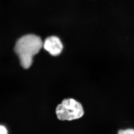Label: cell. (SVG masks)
Returning <instances> with one entry per match:
<instances>
[{
  "instance_id": "cell-1",
  "label": "cell",
  "mask_w": 134,
  "mask_h": 134,
  "mask_svg": "<svg viewBox=\"0 0 134 134\" xmlns=\"http://www.w3.org/2000/svg\"><path fill=\"white\" fill-rule=\"evenodd\" d=\"M43 46L41 38L36 35H26L18 39L14 50L23 68L27 69L31 67L34 56L38 53Z\"/></svg>"
},
{
  "instance_id": "cell-2",
  "label": "cell",
  "mask_w": 134,
  "mask_h": 134,
  "mask_svg": "<svg viewBox=\"0 0 134 134\" xmlns=\"http://www.w3.org/2000/svg\"><path fill=\"white\" fill-rule=\"evenodd\" d=\"M57 118L60 121H71L80 119L84 115L82 104L73 98L64 99L55 109Z\"/></svg>"
},
{
  "instance_id": "cell-3",
  "label": "cell",
  "mask_w": 134,
  "mask_h": 134,
  "mask_svg": "<svg viewBox=\"0 0 134 134\" xmlns=\"http://www.w3.org/2000/svg\"><path fill=\"white\" fill-rule=\"evenodd\" d=\"M43 47L52 55L56 56L61 54L63 49V45L59 38L52 36L45 39Z\"/></svg>"
},
{
  "instance_id": "cell-4",
  "label": "cell",
  "mask_w": 134,
  "mask_h": 134,
  "mask_svg": "<svg viewBox=\"0 0 134 134\" xmlns=\"http://www.w3.org/2000/svg\"><path fill=\"white\" fill-rule=\"evenodd\" d=\"M118 134H134V129L129 128L126 129H121L118 131Z\"/></svg>"
},
{
  "instance_id": "cell-5",
  "label": "cell",
  "mask_w": 134,
  "mask_h": 134,
  "mask_svg": "<svg viewBox=\"0 0 134 134\" xmlns=\"http://www.w3.org/2000/svg\"><path fill=\"white\" fill-rule=\"evenodd\" d=\"M0 134H8V129L4 125H0Z\"/></svg>"
}]
</instances>
